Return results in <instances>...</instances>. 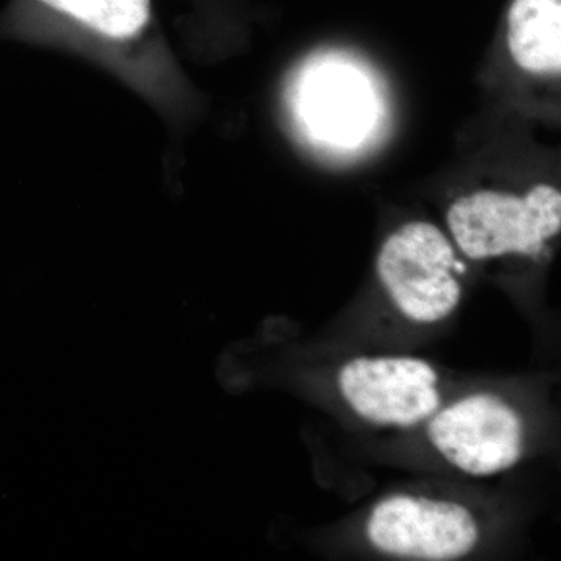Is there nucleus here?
Masks as SVG:
<instances>
[{"instance_id":"nucleus-2","label":"nucleus","mask_w":561,"mask_h":561,"mask_svg":"<svg viewBox=\"0 0 561 561\" xmlns=\"http://www.w3.org/2000/svg\"><path fill=\"white\" fill-rule=\"evenodd\" d=\"M446 227L461 256L476 262L541 256L561 231V192L535 184L523 194L474 191L446 210Z\"/></svg>"},{"instance_id":"nucleus-1","label":"nucleus","mask_w":561,"mask_h":561,"mask_svg":"<svg viewBox=\"0 0 561 561\" xmlns=\"http://www.w3.org/2000/svg\"><path fill=\"white\" fill-rule=\"evenodd\" d=\"M0 39L79 55L181 121L190 87L153 0H9Z\"/></svg>"},{"instance_id":"nucleus-6","label":"nucleus","mask_w":561,"mask_h":561,"mask_svg":"<svg viewBox=\"0 0 561 561\" xmlns=\"http://www.w3.org/2000/svg\"><path fill=\"white\" fill-rule=\"evenodd\" d=\"M342 400L373 426L411 430L443 404L442 376L431 362L413 356H359L337 371Z\"/></svg>"},{"instance_id":"nucleus-8","label":"nucleus","mask_w":561,"mask_h":561,"mask_svg":"<svg viewBox=\"0 0 561 561\" xmlns=\"http://www.w3.org/2000/svg\"><path fill=\"white\" fill-rule=\"evenodd\" d=\"M507 46L512 60L524 72L560 77L561 0H513Z\"/></svg>"},{"instance_id":"nucleus-5","label":"nucleus","mask_w":561,"mask_h":561,"mask_svg":"<svg viewBox=\"0 0 561 561\" xmlns=\"http://www.w3.org/2000/svg\"><path fill=\"white\" fill-rule=\"evenodd\" d=\"M365 537L373 549L394 559L454 561L478 548L482 524L463 502L397 493L373 505Z\"/></svg>"},{"instance_id":"nucleus-4","label":"nucleus","mask_w":561,"mask_h":561,"mask_svg":"<svg viewBox=\"0 0 561 561\" xmlns=\"http://www.w3.org/2000/svg\"><path fill=\"white\" fill-rule=\"evenodd\" d=\"M424 427L434 451L454 470L472 478L512 470L526 449L522 412L500 394L486 391L443 402Z\"/></svg>"},{"instance_id":"nucleus-3","label":"nucleus","mask_w":561,"mask_h":561,"mask_svg":"<svg viewBox=\"0 0 561 561\" xmlns=\"http://www.w3.org/2000/svg\"><path fill=\"white\" fill-rule=\"evenodd\" d=\"M463 262L453 239L431 221L401 225L383 241L376 273L401 317L421 327L442 323L463 298Z\"/></svg>"},{"instance_id":"nucleus-7","label":"nucleus","mask_w":561,"mask_h":561,"mask_svg":"<svg viewBox=\"0 0 561 561\" xmlns=\"http://www.w3.org/2000/svg\"><path fill=\"white\" fill-rule=\"evenodd\" d=\"M295 105L309 131L339 146H353L371 125L368 84L354 70L341 66L312 69L302 77Z\"/></svg>"}]
</instances>
